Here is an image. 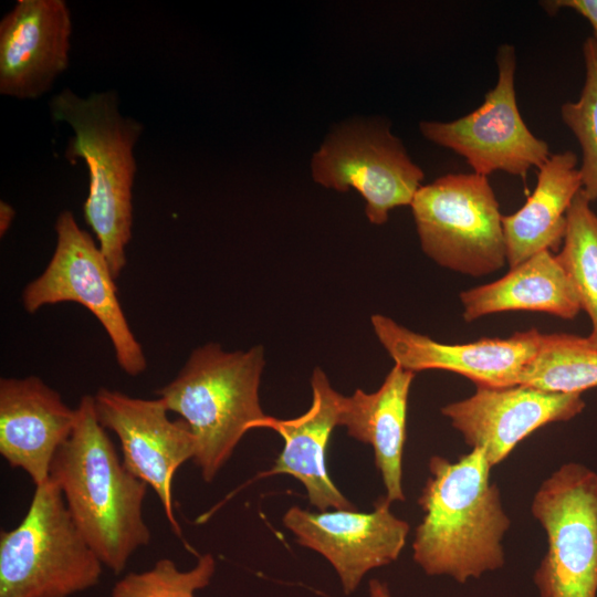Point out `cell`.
<instances>
[{
  "label": "cell",
  "mask_w": 597,
  "mask_h": 597,
  "mask_svg": "<svg viewBox=\"0 0 597 597\" xmlns=\"http://www.w3.org/2000/svg\"><path fill=\"white\" fill-rule=\"evenodd\" d=\"M415 373L395 364L381 386L374 392L356 389L344 396L339 426L374 450L386 499L405 501L402 491V454L407 434L408 396Z\"/></svg>",
  "instance_id": "cell-18"
},
{
  "label": "cell",
  "mask_w": 597,
  "mask_h": 597,
  "mask_svg": "<svg viewBox=\"0 0 597 597\" xmlns=\"http://www.w3.org/2000/svg\"><path fill=\"white\" fill-rule=\"evenodd\" d=\"M50 479L86 542L114 573H122L132 555L149 544L143 516L148 485L119 460L97 419L94 396L81 398L75 426L53 459Z\"/></svg>",
  "instance_id": "cell-1"
},
{
  "label": "cell",
  "mask_w": 597,
  "mask_h": 597,
  "mask_svg": "<svg viewBox=\"0 0 597 597\" xmlns=\"http://www.w3.org/2000/svg\"><path fill=\"white\" fill-rule=\"evenodd\" d=\"M460 301L465 322L509 311L542 312L572 320L582 310L569 277L548 250L510 268L494 282L461 292Z\"/></svg>",
  "instance_id": "cell-20"
},
{
  "label": "cell",
  "mask_w": 597,
  "mask_h": 597,
  "mask_svg": "<svg viewBox=\"0 0 597 597\" xmlns=\"http://www.w3.org/2000/svg\"><path fill=\"white\" fill-rule=\"evenodd\" d=\"M282 522L300 545L331 563L347 595L357 588L367 572L396 561L409 533V524L391 513L386 498H380L371 512L355 509L311 512L293 505Z\"/></svg>",
  "instance_id": "cell-12"
},
{
  "label": "cell",
  "mask_w": 597,
  "mask_h": 597,
  "mask_svg": "<svg viewBox=\"0 0 597 597\" xmlns=\"http://www.w3.org/2000/svg\"><path fill=\"white\" fill-rule=\"evenodd\" d=\"M374 332L395 364L410 371L447 370L472 380L476 387L519 385L524 368L536 355L543 334L516 332L507 338H481L444 344L416 333L388 316L370 318Z\"/></svg>",
  "instance_id": "cell-13"
},
{
  "label": "cell",
  "mask_w": 597,
  "mask_h": 597,
  "mask_svg": "<svg viewBox=\"0 0 597 597\" xmlns=\"http://www.w3.org/2000/svg\"><path fill=\"white\" fill-rule=\"evenodd\" d=\"M591 323L587 337L597 347V214L582 190L567 212L562 250L556 254Z\"/></svg>",
  "instance_id": "cell-22"
},
{
  "label": "cell",
  "mask_w": 597,
  "mask_h": 597,
  "mask_svg": "<svg viewBox=\"0 0 597 597\" xmlns=\"http://www.w3.org/2000/svg\"><path fill=\"white\" fill-rule=\"evenodd\" d=\"M102 568L50 478L19 525L0 533V597H70L95 586Z\"/></svg>",
  "instance_id": "cell-5"
},
{
  "label": "cell",
  "mask_w": 597,
  "mask_h": 597,
  "mask_svg": "<svg viewBox=\"0 0 597 597\" xmlns=\"http://www.w3.org/2000/svg\"><path fill=\"white\" fill-rule=\"evenodd\" d=\"M491 465L481 449L452 462L433 455L418 504L425 515L416 528L413 561L427 575H448L463 584L504 565L502 540L511 525Z\"/></svg>",
  "instance_id": "cell-2"
},
{
  "label": "cell",
  "mask_w": 597,
  "mask_h": 597,
  "mask_svg": "<svg viewBox=\"0 0 597 597\" xmlns=\"http://www.w3.org/2000/svg\"><path fill=\"white\" fill-rule=\"evenodd\" d=\"M312 169L325 187L362 193L375 224L385 223L391 209L411 205L425 177L401 142L378 125L339 129L314 155Z\"/></svg>",
  "instance_id": "cell-10"
},
{
  "label": "cell",
  "mask_w": 597,
  "mask_h": 597,
  "mask_svg": "<svg viewBox=\"0 0 597 597\" xmlns=\"http://www.w3.org/2000/svg\"><path fill=\"white\" fill-rule=\"evenodd\" d=\"M261 345L226 352L217 343L196 348L178 375L156 392L196 439L193 462L211 482L242 437L266 415L259 398L264 367Z\"/></svg>",
  "instance_id": "cell-4"
},
{
  "label": "cell",
  "mask_w": 597,
  "mask_h": 597,
  "mask_svg": "<svg viewBox=\"0 0 597 597\" xmlns=\"http://www.w3.org/2000/svg\"><path fill=\"white\" fill-rule=\"evenodd\" d=\"M585 408L582 394L545 391L525 385L476 387L475 392L441 408L472 449H481L490 465L504 460L538 428L567 421Z\"/></svg>",
  "instance_id": "cell-14"
},
{
  "label": "cell",
  "mask_w": 597,
  "mask_h": 597,
  "mask_svg": "<svg viewBox=\"0 0 597 597\" xmlns=\"http://www.w3.org/2000/svg\"><path fill=\"white\" fill-rule=\"evenodd\" d=\"M410 206L421 248L439 265L482 276L507 262L503 216L486 176L447 174L421 186Z\"/></svg>",
  "instance_id": "cell-6"
},
{
  "label": "cell",
  "mask_w": 597,
  "mask_h": 597,
  "mask_svg": "<svg viewBox=\"0 0 597 597\" xmlns=\"http://www.w3.org/2000/svg\"><path fill=\"white\" fill-rule=\"evenodd\" d=\"M76 408L41 378L0 379V453L39 485L50 478L60 447L73 431Z\"/></svg>",
  "instance_id": "cell-16"
},
{
  "label": "cell",
  "mask_w": 597,
  "mask_h": 597,
  "mask_svg": "<svg viewBox=\"0 0 597 597\" xmlns=\"http://www.w3.org/2000/svg\"><path fill=\"white\" fill-rule=\"evenodd\" d=\"M577 163L570 150L551 154L538 168L536 186L526 202L516 212L503 216L510 268L563 243L568 209L582 190Z\"/></svg>",
  "instance_id": "cell-19"
},
{
  "label": "cell",
  "mask_w": 597,
  "mask_h": 597,
  "mask_svg": "<svg viewBox=\"0 0 597 597\" xmlns=\"http://www.w3.org/2000/svg\"><path fill=\"white\" fill-rule=\"evenodd\" d=\"M370 597H391L386 585L377 579H371L369 583Z\"/></svg>",
  "instance_id": "cell-27"
},
{
  "label": "cell",
  "mask_w": 597,
  "mask_h": 597,
  "mask_svg": "<svg viewBox=\"0 0 597 597\" xmlns=\"http://www.w3.org/2000/svg\"><path fill=\"white\" fill-rule=\"evenodd\" d=\"M49 109L55 122L69 124L74 133L64 156L71 164L82 159L87 166L84 218L117 279L126 264V247L132 239L133 185L137 172L134 147L144 126L121 113L115 91L81 97L64 88L52 96Z\"/></svg>",
  "instance_id": "cell-3"
},
{
  "label": "cell",
  "mask_w": 597,
  "mask_h": 597,
  "mask_svg": "<svg viewBox=\"0 0 597 597\" xmlns=\"http://www.w3.org/2000/svg\"><path fill=\"white\" fill-rule=\"evenodd\" d=\"M72 17L64 0H18L0 21V94L36 100L70 64Z\"/></svg>",
  "instance_id": "cell-15"
},
{
  "label": "cell",
  "mask_w": 597,
  "mask_h": 597,
  "mask_svg": "<svg viewBox=\"0 0 597 597\" xmlns=\"http://www.w3.org/2000/svg\"><path fill=\"white\" fill-rule=\"evenodd\" d=\"M216 570L211 554L198 557L189 570H179L174 561L161 558L148 570L128 573L113 587L111 597H195L205 588Z\"/></svg>",
  "instance_id": "cell-24"
},
{
  "label": "cell",
  "mask_w": 597,
  "mask_h": 597,
  "mask_svg": "<svg viewBox=\"0 0 597 597\" xmlns=\"http://www.w3.org/2000/svg\"><path fill=\"white\" fill-rule=\"evenodd\" d=\"M15 217L14 208L8 202L0 201V235L3 237Z\"/></svg>",
  "instance_id": "cell-26"
},
{
  "label": "cell",
  "mask_w": 597,
  "mask_h": 597,
  "mask_svg": "<svg viewBox=\"0 0 597 597\" xmlns=\"http://www.w3.org/2000/svg\"><path fill=\"white\" fill-rule=\"evenodd\" d=\"M542 6L549 12L568 8L584 17L593 29V39L597 44V0H554L544 1Z\"/></svg>",
  "instance_id": "cell-25"
},
{
  "label": "cell",
  "mask_w": 597,
  "mask_h": 597,
  "mask_svg": "<svg viewBox=\"0 0 597 597\" xmlns=\"http://www.w3.org/2000/svg\"><path fill=\"white\" fill-rule=\"evenodd\" d=\"M54 229L56 245L49 264L22 292L24 310L33 314L61 302L83 305L107 333L119 367L138 376L147 367L146 357L125 317L105 255L70 210L59 213Z\"/></svg>",
  "instance_id": "cell-8"
},
{
  "label": "cell",
  "mask_w": 597,
  "mask_h": 597,
  "mask_svg": "<svg viewBox=\"0 0 597 597\" xmlns=\"http://www.w3.org/2000/svg\"><path fill=\"white\" fill-rule=\"evenodd\" d=\"M519 385L562 394H582L596 388L597 347L587 337L543 334L538 350L524 368Z\"/></svg>",
  "instance_id": "cell-21"
},
{
  "label": "cell",
  "mask_w": 597,
  "mask_h": 597,
  "mask_svg": "<svg viewBox=\"0 0 597 597\" xmlns=\"http://www.w3.org/2000/svg\"><path fill=\"white\" fill-rule=\"evenodd\" d=\"M531 512L547 540L535 574L541 597H596L597 473L562 465L541 484Z\"/></svg>",
  "instance_id": "cell-7"
},
{
  "label": "cell",
  "mask_w": 597,
  "mask_h": 597,
  "mask_svg": "<svg viewBox=\"0 0 597 597\" xmlns=\"http://www.w3.org/2000/svg\"><path fill=\"white\" fill-rule=\"evenodd\" d=\"M312 404L301 416L276 419L265 416L255 428H270L284 441L273 468L264 475L289 474L306 490L310 503L318 511L354 510L332 481L326 467V448L331 434L339 426L343 395L337 392L320 367L311 378Z\"/></svg>",
  "instance_id": "cell-17"
},
{
  "label": "cell",
  "mask_w": 597,
  "mask_h": 597,
  "mask_svg": "<svg viewBox=\"0 0 597 597\" xmlns=\"http://www.w3.org/2000/svg\"><path fill=\"white\" fill-rule=\"evenodd\" d=\"M100 423L121 441L123 463L157 494L171 531L181 537L174 513L176 471L196 454V439L185 420L172 421L161 398L143 399L100 388L94 395Z\"/></svg>",
  "instance_id": "cell-11"
},
{
  "label": "cell",
  "mask_w": 597,
  "mask_h": 597,
  "mask_svg": "<svg viewBox=\"0 0 597 597\" xmlns=\"http://www.w3.org/2000/svg\"><path fill=\"white\" fill-rule=\"evenodd\" d=\"M498 82L483 103L468 115L451 122H421L422 135L463 157L473 172L486 176L502 170L525 178L551 156L548 144L524 123L516 103L515 50L498 49Z\"/></svg>",
  "instance_id": "cell-9"
},
{
  "label": "cell",
  "mask_w": 597,
  "mask_h": 597,
  "mask_svg": "<svg viewBox=\"0 0 597 597\" xmlns=\"http://www.w3.org/2000/svg\"><path fill=\"white\" fill-rule=\"evenodd\" d=\"M585 81L575 102L561 107L562 119L576 136L582 149V192L597 200V44L590 36L583 45Z\"/></svg>",
  "instance_id": "cell-23"
}]
</instances>
